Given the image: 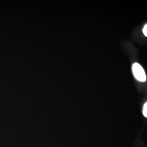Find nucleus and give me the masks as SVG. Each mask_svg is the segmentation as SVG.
<instances>
[{
	"mask_svg": "<svg viewBox=\"0 0 147 147\" xmlns=\"http://www.w3.org/2000/svg\"><path fill=\"white\" fill-rule=\"evenodd\" d=\"M132 72L135 78L141 81L144 82L146 80V75L144 69L138 63H134L132 65Z\"/></svg>",
	"mask_w": 147,
	"mask_h": 147,
	"instance_id": "f257e3e1",
	"label": "nucleus"
},
{
	"mask_svg": "<svg viewBox=\"0 0 147 147\" xmlns=\"http://www.w3.org/2000/svg\"><path fill=\"white\" fill-rule=\"evenodd\" d=\"M147 103L146 102L144 104V105L143 106V115L145 117H147Z\"/></svg>",
	"mask_w": 147,
	"mask_h": 147,
	"instance_id": "f03ea898",
	"label": "nucleus"
},
{
	"mask_svg": "<svg viewBox=\"0 0 147 147\" xmlns=\"http://www.w3.org/2000/svg\"><path fill=\"white\" fill-rule=\"evenodd\" d=\"M147 25L146 24L144 25V26L143 27V32L144 33V34L147 37Z\"/></svg>",
	"mask_w": 147,
	"mask_h": 147,
	"instance_id": "7ed1b4c3",
	"label": "nucleus"
}]
</instances>
